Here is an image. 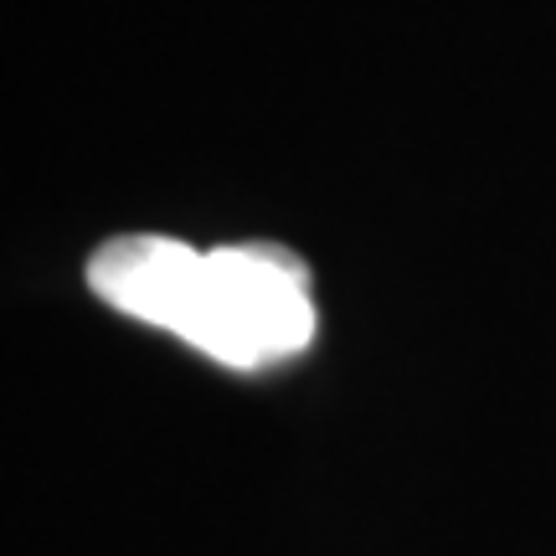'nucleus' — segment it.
I'll return each mask as SVG.
<instances>
[{
    "mask_svg": "<svg viewBox=\"0 0 556 556\" xmlns=\"http://www.w3.org/2000/svg\"><path fill=\"white\" fill-rule=\"evenodd\" d=\"M88 289L119 315L186 340L227 371H268L315 340L309 268L274 242L201 253L180 238L135 232L88 258Z\"/></svg>",
    "mask_w": 556,
    "mask_h": 556,
    "instance_id": "nucleus-1",
    "label": "nucleus"
}]
</instances>
